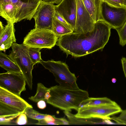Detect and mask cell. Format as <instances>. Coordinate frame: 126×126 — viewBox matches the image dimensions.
Instances as JSON below:
<instances>
[{
  "mask_svg": "<svg viewBox=\"0 0 126 126\" xmlns=\"http://www.w3.org/2000/svg\"><path fill=\"white\" fill-rule=\"evenodd\" d=\"M112 27L103 20L95 23L92 30L84 33L73 32L58 38L56 45L67 55L83 56L102 49L108 42Z\"/></svg>",
  "mask_w": 126,
  "mask_h": 126,
  "instance_id": "1",
  "label": "cell"
},
{
  "mask_svg": "<svg viewBox=\"0 0 126 126\" xmlns=\"http://www.w3.org/2000/svg\"><path fill=\"white\" fill-rule=\"evenodd\" d=\"M54 17L63 24L67 26L71 27L62 17L56 12H55Z\"/></svg>",
  "mask_w": 126,
  "mask_h": 126,
  "instance_id": "29",
  "label": "cell"
},
{
  "mask_svg": "<svg viewBox=\"0 0 126 126\" xmlns=\"http://www.w3.org/2000/svg\"><path fill=\"white\" fill-rule=\"evenodd\" d=\"M76 21L74 32L84 33L91 31L95 23L86 9L83 0H76Z\"/></svg>",
  "mask_w": 126,
  "mask_h": 126,
  "instance_id": "12",
  "label": "cell"
},
{
  "mask_svg": "<svg viewBox=\"0 0 126 126\" xmlns=\"http://www.w3.org/2000/svg\"><path fill=\"white\" fill-rule=\"evenodd\" d=\"M120 40V44L122 46L126 44V21L120 28L116 30Z\"/></svg>",
  "mask_w": 126,
  "mask_h": 126,
  "instance_id": "24",
  "label": "cell"
},
{
  "mask_svg": "<svg viewBox=\"0 0 126 126\" xmlns=\"http://www.w3.org/2000/svg\"><path fill=\"white\" fill-rule=\"evenodd\" d=\"M60 118H57L54 115L47 114L44 120L38 121L35 124L39 125H61Z\"/></svg>",
  "mask_w": 126,
  "mask_h": 126,
  "instance_id": "22",
  "label": "cell"
},
{
  "mask_svg": "<svg viewBox=\"0 0 126 126\" xmlns=\"http://www.w3.org/2000/svg\"><path fill=\"white\" fill-rule=\"evenodd\" d=\"M51 95L50 94V91L47 92L46 93L45 96V101L48 100L50 97Z\"/></svg>",
  "mask_w": 126,
  "mask_h": 126,
  "instance_id": "33",
  "label": "cell"
},
{
  "mask_svg": "<svg viewBox=\"0 0 126 126\" xmlns=\"http://www.w3.org/2000/svg\"><path fill=\"white\" fill-rule=\"evenodd\" d=\"M111 118L118 124L126 125V110H122L118 117H112Z\"/></svg>",
  "mask_w": 126,
  "mask_h": 126,
  "instance_id": "25",
  "label": "cell"
},
{
  "mask_svg": "<svg viewBox=\"0 0 126 126\" xmlns=\"http://www.w3.org/2000/svg\"><path fill=\"white\" fill-rule=\"evenodd\" d=\"M14 119L12 117H0V125H4L10 124L11 121Z\"/></svg>",
  "mask_w": 126,
  "mask_h": 126,
  "instance_id": "28",
  "label": "cell"
},
{
  "mask_svg": "<svg viewBox=\"0 0 126 126\" xmlns=\"http://www.w3.org/2000/svg\"><path fill=\"white\" fill-rule=\"evenodd\" d=\"M121 61L123 71L126 78V58L124 57H123L121 59Z\"/></svg>",
  "mask_w": 126,
  "mask_h": 126,
  "instance_id": "31",
  "label": "cell"
},
{
  "mask_svg": "<svg viewBox=\"0 0 126 126\" xmlns=\"http://www.w3.org/2000/svg\"><path fill=\"white\" fill-rule=\"evenodd\" d=\"M26 84L22 74L7 72L0 74V87L19 96L26 90Z\"/></svg>",
  "mask_w": 126,
  "mask_h": 126,
  "instance_id": "10",
  "label": "cell"
},
{
  "mask_svg": "<svg viewBox=\"0 0 126 126\" xmlns=\"http://www.w3.org/2000/svg\"><path fill=\"white\" fill-rule=\"evenodd\" d=\"M103 1L114 6L117 7H123L124 0H103Z\"/></svg>",
  "mask_w": 126,
  "mask_h": 126,
  "instance_id": "26",
  "label": "cell"
},
{
  "mask_svg": "<svg viewBox=\"0 0 126 126\" xmlns=\"http://www.w3.org/2000/svg\"><path fill=\"white\" fill-rule=\"evenodd\" d=\"M49 88L51 96L46 102L64 111L70 112L72 109L78 111L81 103L89 97L87 91L80 89H68L59 85Z\"/></svg>",
  "mask_w": 126,
  "mask_h": 126,
  "instance_id": "2",
  "label": "cell"
},
{
  "mask_svg": "<svg viewBox=\"0 0 126 126\" xmlns=\"http://www.w3.org/2000/svg\"><path fill=\"white\" fill-rule=\"evenodd\" d=\"M55 5L43 0L40 2L33 16L35 28L52 31L55 11Z\"/></svg>",
  "mask_w": 126,
  "mask_h": 126,
  "instance_id": "8",
  "label": "cell"
},
{
  "mask_svg": "<svg viewBox=\"0 0 126 126\" xmlns=\"http://www.w3.org/2000/svg\"><path fill=\"white\" fill-rule=\"evenodd\" d=\"M54 7L55 12L62 17L74 30L76 21V0H62L59 4L55 5Z\"/></svg>",
  "mask_w": 126,
  "mask_h": 126,
  "instance_id": "13",
  "label": "cell"
},
{
  "mask_svg": "<svg viewBox=\"0 0 126 126\" xmlns=\"http://www.w3.org/2000/svg\"><path fill=\"white\" fill-rule=\"evenodd\" d=\"M28 117L39 121L44 120L47 114L40 113L33 109V108L28 109L25 112Z\"/></svg>",
  "mask_w": 126,
  "mask_h": 126,
  "instance_id": "23",
  "label": "cell"
},
{
  "mask_svg": "<svg viewBox=\"0 0 126 126\" xmlns=\"http://www.w3.org/2000/svg\"><path fill=\"white\" fill-rule=\"evenodd\" d=\"M0 66L7 72L22 74L18 65L5 53L0 52Z\"/></svg>",
  "mask_w": 126,
  "mask_h": 126,
  "instance_id": "17",
  "label": "cell"
},
{
  "mask_svg": "<svg viewBox=\"0 0 126 126\" xmlns=\"http://www.w3.org/2000/svg\"><path fill=\"white\" fill-rule=\"evenodd\" d=\"M74 31L71 27L63 24L54 17L52 31L58 38L63 35L72 33Z\"/></svg>",
  "mask_w": 126,
  "mask_h": 126,
  "instance_id": "18",
  "label": "cell"
},
{
  "mask_svg": "<svg viewBox=\"0 0 126 126\" xmlns=\"http://www.w3.org/2000/svg\"><path fill=\"white\" fill-rule=\"evenodd\" d=\"M36 91L35 95L29 97V99L35 102L42 100L45 101V95L47 92L50 91V88L46 87L41 83H38L37 84Z\"/></svg>",
  "mask_w": 126,
  "mask_h": 126,
  "instance_id": "20",
  "label": "cell"
},
{
  "mask_svg": "<svg viewBox=\"0 0 126 126\" xmlns=\"http://www.w3.org/2000/svg\"><path fill=\"white\" fill-rule=\"evenodd\" d=\"M42 0H0L11 2L17 10L16 23L23 20H31Z\"/></svg>",
  "mask_w": 126,
  "mask_h": 126,
  "instance_id": "11",
  "label": "cell"
},
{
  "mask_svg": "<svg viewBox=\"0 0 126 126\" xmlns=\"http://www.w3.org/2000/svg\"><path fill=\"white\" fill-rule=\"evenodd\" d=\"M40 63L53 74L56 81L61 87L72 90L79 89L75 74L70 71L65 63L52 60L47 61L43 60Z\"/></svg>",
  "mask_w": 126,
  "mask_h": 126,
  "instance_id": "4",
  "label": "cell"
},
{
  "mask_svg": "<svg viewBox=\"0 0 126 126\" xmlns=\"http://www.w3.org/2000/svg\"><path fill=\"white\" fill-rule=\"evenodd\" d=\"M111 81L112 83H114L116 82V80L115 78H113L111 79Z\"/></svg>",
  "mask_w": 126,
  "mask_h": 126,
  "instance_id": "34",
  "label": "cell"
},
{
  "mask_svg": "<svg viewBox=\"0 0 126 126\" xmlns=\"http://www.w3.org/2000/svg\"><path fill=\"white\" fill-rule=\"evenodd\" d=\"M27 122V117L24 113L21 114L18 116L16 121V124L20 125H25Z\"/></svg>",
  "mask_w": 126,
  "mask_h": 126,
  "instance_id": "27",
  "label": "cell"
},
{
  "mask_svg": "<svg viewBox=\"0 0 126 126\" xmlns=\"http://www.w3.org/2000/svg\"><path fill=\"white\" fill-rule=\"evenodd\" d=\"M41 49L34 47H29V54L30 59L34 64L40 63L43 60L41 56L40 50Z\"/></svg>",
  "mask_w": 126,
  "mask_h": 126,
  "instance_id": "21",
  "label": "cell"
},
{
  "mask_svg": "<svg viewBox=\"0 0 126 126\" xmlns=\"http://www.w3.org/2000/svg\"><path fill=\"white\" fill-rule=\"evenodd\" d=\"M113 101L107 97H89L80 103V107L83 106L97 105L110 103Z\"/></svg>",
  "mask_w": 126,
  "mask_h": 126,
  "instance_id": "19",
  "label": "cell"
},
{
  "mask_svg": "<svg viewBox=\"0 0 126 126\" xmlns=\"http://www.w3.org/2000/svg\"><path fill=\"white\" fill-rule=\"evenodd\" d=\"M102 14L103 20L116 30L121 28L126 21L125 7L114 6L103 1Z\"/></svg>",
  "mask_w": 126,
  "mask_h": 126,
  "instance_id": "9",
  "label": "cell"
},
{
  "mask_svg": "<svg viewBox=\"0 0 126 126\" xmlns=\"http://www.w3.org/2000/svg\"><path fill=\"white\" fill-rule=\"evenodd\" d=\"M58 38L51 31L34 28L26 35L23 43L29 47L50 49L56 44Z\"/></svg>",
  "mask_w": 126,
  "mask_h": 126,
  "instance_id": "7",
  "label": "cell"
},
{
  "mask_svg": "<svg viewBox=\"0 0 126 126\" xmlns=\"http://www.w3.org/2000/svg\"><path fill=\"white\" fill-rule=\"evenodd\" d=\"M14 23L7 22L4 26L1 21L0 23V50L4 51L11 47L16 42L15 35Z\"/></svg>",
  "mask_w": 126,
  "mask_h": 126,
  "instance_id": "14",
  "label": "cell"
},
{
  "mask_svg": "<svg viewBox=\"0 0 126 126\" xmlns=\"http://www.w3.org/2000/svg\"><path fill=\"white\" fill-rule=\"evenodd\" d=\"M124 2L123 5V7H126V0H124Z\"/></svg>",
  "mask_w": 126,
  "mask_h": 126,
  "instance_id": "35",
  "label": "cell"
},
{
  "mask_svg": "<svg viewBox=\"0 0 126 126\" xmlns=\"http://www.w3.org/2000/svg\"><path fill=\"white\" fill-rule=\"evenodd\" d=\"M122 110L115 102L103 104L83 106L80 107L74 115L78 118L82 119L96 118L112 120L110 116L121 113Z\"/></svg>",
  "mask_w": 126,
  "mask_h": 126,
  "instance_id": "6",
  "label": "cell"
},
{
  "mask_svg": "<svg viewBox=\"0 0 126 126\" xmlns=\"http://www.w3.org/2000/svg\"><path fill=\"white\" fill-rule=\"evenodd\" d=\"M84 4L95 23L103 20L102 14L103 0H83Z\"/></svg>",
  "mask_w": 126,
  "mask_h": 126,
  "instance_id": "15",
  "label": "cell"
},
{
  "mask_svg": "<svg viewBox=\"0 0 126 126\" xmlns=\"http://www.w3.org/2000/svg\"><path fill=\"white\" fill-rule=\"evenodd\" d=\"M62 0H43L44 2L49 4L57 5L59 4Z\"/></svg>",
  "mask_w": 126,
  "mask_h": 126,
  "instance_id": "32",
  "label": "cell"
},
{
  "mask_svg": "<svg viewBox=\"0 0 126 126\" xmlns=\"http://www.w3.org/2000/svg\"><path fill=\"white\" fill-rule=\"evenodd\" d=\"M12 50L8 55L21 70L29 89L32 87V71L34 65L30 57L29 47L23 43L18 44L16 42L12 44Z\"/></svg>",
  "mask_w": 126,
  "mask_h": 126,
  "instance_id": "5",
  "label": "cell"
},
{
  "mask_svg": "<svg viewBox=\"0 0 126 126\" xmlns=\"http://www.w3.org/2000/svg\"><path fill=\"white\" fill-rule=\"evenodd\" d=\"M37 105L39 109H45L46 107L45 101L43 100H40L38 102Z\"/></svg>",
  "mask_w": 126,
  "mask_h": 126,
  "instance_id": "30",
  "label": "cell"
},
{
  "mask_svg": "<svg viewBox=\"0 0 126 126\" xmlns=\"http://www.w3.org/2000/svg\"><path fill=\"white\" fill-rule=\"evenodd\" d=\"M33 108L20 96L0 87V117L14 119Z\"/></svg>",
  "mask_w": 126,
  "mask_h": 126,
  "instance_id": "3",
  "label": "cell"
},
{
  "mask_svg": "<svg viewBox=\"0 0 126 126\" xmlns=\"http://www.w3.org/2000/svg\"><path fill=\"white\" fill-rule=\"evenodd\" d=\"M16 9L11 2H0V15L7 22L16 23Z\"/></svg>",
  "mask_w": 126,
  "mask_h": 126,
  "instance_id": "16",
  "label": "cell"
}]
</instances>
